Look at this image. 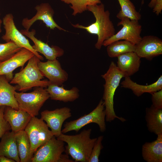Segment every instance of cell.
Instances as JSON below:
<instances>
[{"mask_svg":"<svg viewBox=\"0 0 162 162\" xmlns=\"http://www.w3.org/2000/svg\"><path fill=\"white\" fill-rule=\"evenodd\" d=\"M145 119L148 130L156 135L162 134V109L152 105L146 109Z\"/></svg>","mask_w":162,"mask_h":162,"instance_id":"cell-24","label":"cell"},{"mask_svg":"<svg viewBox=\"0 0 162 162\" xmlns=\"http://www.w3.org/2000/svg\"><path fill=\"white\" fill-rule=\"evenodd\" d=\"M106 112L104 101L101 99L97 106L92 112L78 119L66 122L62 130L64 134L71 131L77 133L84 126L91 123L97 124L101 132L106 130L105 123Z\"/></svg>","mask_w":162,"mask_h":162,"instance_id":"cell-7","label":"cell"},{"mask_svg":"<svg viewBox=\"0 0 162 162\" xmlns=\"http://www.w3.org/2000/svg\"><path fill=\"white\" fill-rule=\"evenodd\" d=\"M2 22L5 33L2 36V39L6 42L12 41L19 47L27 49L38 57L40 60H43L44 58L33 48L29 41L16 28L12 14H6L3 18Z\"/></svg>","mask_w":162,"mask_h":162,"instance_id":"cell-10","label":"cell"},{"mask_svg":"<svg viewBox=\"0 0 162 162\" xmlns=\"http://www.w3.org/2000/svg\"><path fill=\"white\" fill-rule=\"evenodd\" d=\"M15 96L19 109L26 112L32 117L38 115L42 106L50 98L46 88L42 87H36L33 92L28 93L15 91Z\"/></svg>","mask_w":162,"mask_h":162,"instance_id":"cell-6","label":"cell"},{"mask_svg":"<svg viewBox=\"0 0 162 162\" xmlns=\"http://www.w3.org/2000/svg\"><path fill=\"white\" fill-rule=\"evenodd\" d=\"M153 11L158 16L161 14L162 10V0H155Z\"/></svg>","mask_w":162,"mask_h":162,"instance_id":"cell-33","label":"cell"},{"mask_svg":"<svg viewBox=\"0 0 162 162\" xmlns=\"http://www.w3.org/2000/svg\"><path fill=\"white\" fill-rule=\"evenodd\" d=\"M120 20L121 21L117 25L122 26V28L117 33L104 41L103 46H106L114 41L121 40H126L135 45L141 40L142 26L138 21L131 20L126 17H123Z\"/></svg>","mask_w":162,"mask_h":162,"instance_id":"cell-9","label":"cell"},{"mask_svg":"<svg viewBox=\"0 0 162 162\" xmlns=\"http://www.w3.org/2000/svg\"><path fill=\"white\" fill-rule=\"evenodd\" d=\"M87 10L93 14L95 19L94 22L86 26L78 23L71 25L74 28L85 29L90 34L97 35L98 40L95 47L100 50L104 41L116 33L115 29L110 18V12L105 10L104 4L88 6Z\"/></svg>","mask_w":162,"mask_h":162,"instance_id":"cell-1","label":"cell"},{"mask_svg":"<svg viewBox=\"0 0 162 162\" xmlns=\"http://www.w3.org/2000/svg\"><path fill=\"white\" fill-rule=\"evenodd\" d=\"M103 138L104 136L102 135H100L97 138L88 162H99V157L101 151L103 148L102 143Z\"/></svg>","mask_w":162,"mask_h":162,"instance_id":"cell-30","label":"cell"},{"mask_svg":"<svg viewBox=\"0 0 162 162\" xmlns=\"http://www.w3.org/2000/svg\"></svg>","mask_w":162,"mask_h":162,"instance_id":"cell-37","label":"cell"},{"mask_svg":"<svg viewBox=\"0 0 162 162\" xmlns=\"http://www.w3.org/2000/svg\"><path fill=\"white\" fill-rule=\"evenodd\" d=\"M151 94L152 105L156 108L162 109V89Z\"/></svg>","mask_w":162,"mask_h":162,"instance_id":"cell-32","label":"cell"},{"mask_svg":"<svg viewBox=\"0 0 162 162\" xmlns=\"http://www.w3.org/2000/svg\"><path fill=\"white\" fill-rule=\"evenodd\" d=\"M17 146L20 162H31L33 155L31 153V144L24 130L16 133Z\"/></svg>","mask_w":162,"mask_h":162,"instance_id":"cell-25","label":"cell"},{"mask_svg":"<svg viewBox=\"0 0 162 162\" xmlns=\"http://www.w3.org/2000/svg\"><path fill=\"white\" fill-rule=\"evenodd\" d=\"M134 52L140 58L151 60L162 54V40L152 35L146 36L135 45Z\"/></svg>","mask_w":162,"mask_h":162,"instance_id":"cell-13","label":"cell"},{"mask_svg":"<svg viewBox=\"0 0 162 162\" xmlns=\"http://www.w3.org/2000/svg\"><path fill=\"white\" fill-rule=\"evenodd\" d=\"M34 55L29 50L22 48L8 59L0 62V75H4L10 82L13 77L14 70L18 67H23Z\"/></svg>","mask_w":162,"mask_h":162,"instance_id":"cell-15","label":"cell"},{"mask_svg":"<svg viewBox=\"0 0 162 162\" xmlns=\"http://www.w3.org/2000/svg\"><path fill=\"white\" fill-rule=\"evenodd\" d=\"M135 45L126 40L116 41L106 46L107 53L110 57H117L122 54L134 52Z\"/></svg>","mask_w":162,"mask_h":162,"instance_id":"cell-26","label":"cell"},{"mask_svg":"<svg viewBox=\"0 0 162 162\" xmlns=\"http://www.w3.org/2000/svg\"><path fill=\"white\" fill-rule=\"evenodd\" d=\"M13 159L8 158L4 156L0 155V162H15Z\"/></svg>","mask_w":162,"mask_h":162,"instance_id":"cell-34","label":"cell"},{"mask_svg":"<svg viewBox=\"0 0 162 162\" xmlns=\"http://www.w3.org/2000/svg\"><path fill=\"white\" fill-rule=\"evenodd\" d=\"M121 87L131 89L136 96L140 97L144 93L151 94L162 89V76L154 82L148 85L138 84L132 80L130 77L126 76L121 82Z\"/></svg>","mask_w":162,"mask_h":162,"instance_id":"cell-22","label":"cell"},{"mask_svg":"<svg viewBox=\"0 0 162 162\" xmlns=\"http://www.w3.org/2000/svg\"><path fill=\"white\" fill-rule=\"evenodd\" d=\"M38 66L44 76L49 79L50 84L62 86L68 79V73L62 68L57 59L48 60L44 62L40 61Z\"/></svg>","mask_w":162,"mask_h":162,"instance_id":"cell-14","label":"cell"},{"mask_svg":"<svg viewBox=\"0 0 162 162\" xmlns=\"http://www.w3.org/2000/svg\"><path fill=\"white\" fill-rule=\"evenodd\" d=\"M15 133L11 131L6 132L0 142V155L4 156L20 162L17 148Z\"/></svg>","mask_w":162,"mask_h":162,"instance_id":"cell-23","label":"cell"},{"mask_svg":"<svg viewBox=\"0 0 162 162\" xmlns=\"http://www.w3.org/2000/svg\"><path fill=\"white\" fill-rule=\"evenodd\" d=\"M155 2V0H151L148 4V6L151 8H153Z\"/></svg>","mask_w":162,"mask_h":162,"instance_id":"cell-35","label":"cell"},{"mask_svg":"<svg viewBox=\"0 0 162 162\" xmlns=\"http://www.w3.org/2000/svg\"><path fill=\"white\" fill-rule=\"evenodd\" d=\"M5 119L10 124L12 131L16 133L24 130L32 117L26 112L6 106L4 112Z\"/></svg>","mask_w":162,"mask_h":162,"instance_id":"cell-17","label":"cell"},{"mask_svg":"<svg viewBox=\"0 0 162 162\" xmlns=\"http://www.w3.org/2000/svg\"><path fill=\"white\" fill-rule=\"evenodd\" d=\"M157 135L156 140L142 146V156L147 162H162V134Z\"/></svg>","mask_w":162,"mask_h":162,"instance_id":"cell-20","label":"cell"},{"mask_svg":"<svg viewBox=\"0 0 162 162\" xmlns=\"http://www.w3.org/2000/svg\"><path fill=\"white\" fill-rule=\"evenodd\" d=\"M71 111L67 107L52 110H45L41 112V118L46 122L54 136L57 138L62 133V128L64 121L72 116Z\"/></svg>","mask_w":162,"mask_h":162,"instance_id":"cell-11","label":"cell"},{"mask_svg":"<svg viewBox=\"0 0 162 162\" xmlns=\"http://www.w3.org/2000/svg\"><path fill=\"white\" fill-rule=\"evenodd\" d=\"M92 129H84L80 134L67 135L62 133L57 138L67 143L65 153L74 162H88L97 138H91Z\"/></svg>","mask_w":162,"mask_h":162,"instance_id":"cell-2","label":"cell"},{"mask_svg":"<svg viewBox=\"0 0 162 162\" xmlns=\"http://www.w3.org/2000/svg\"><path fill=\"white\" fill-rule=\"evenodd\" d=\"M101 76L105 81L102 99L105 106L106 121L111 122L115 118H117L122 122H125L126 119L116 115L114 108V95L121 79L124 77L123 74L118 69L114 62H112L108 70Z\"/></svg>","mask_w":162,"mask_h":162,"instance_id":"cell-3","label":"cell"},{"mask_svg":"<svg viewBox=\"0 0 162 162\" xmlns=\"http://www.w3.org/2000/svg\"><path fill=\"white\" fill-rule=\"evenodd\" d=\"M16 86L11 85L3 75H0V106H10L18 110L17 102L15 96Z\"/></svg>","mask_w":162,"mask_h":162,"instance_id":"cell-21","label":"cell"},{"mask_svg":"<svg viewBox=\"0 0 162 162\" xmlns=\"http://www.w3.org/2000/svg\"><path fill=\"white\" fill-rule=\"evenodd\" d=\"M35 9L37 11L35 15L30 19L25 18L23 19L22 25L25 29L29 30L31 26L37 21H42L46 26L50 29L57 28L60 30L66 31L59 26L53 18L54 11L48 3H42L37 5Z\"/></svg>","mask_w":162,"mask_h":162,"instance_id":"cell-12","label":"cell"},{"mask_svg":"<svg viewBox=\"0 0 162 162\" xmlns=\"http://www.w3.org/2000/svg\"><path fill=\"white\" fill-rule=\"evenodd\" d=\"M24 130L28 137L33 155L40 146L54 136L44 121L36 116L32 117Z\"/></svg>","mask_w":162,"mask_h":162,"instance_id":"cell-8","label":"cell"},{"mask_svg":"<svg viewBox=\"0 0 162 162\" xmlns=\"http://www.w3.org/2000/svg\"><path fill=\"white\" fill-rule=\"evenodd\" d=\"M2 20L0 19V33H1L2 32L1 26H2Z\"/></svg>","mask_w":162,"mask_h":162,"instance_id":"cell-36","label":"cell"},{"mask_svg":"<svg viewBox=\"0 0 162 162\" xmlns=\"http://www.w3.org/2000/svg\"><path fill=\"white\" fill-rule=\"evenodd\" d=\"M20 31L33 41L34 45L32 46L36 52L42 54L48 60H55L64 54V50L59 47L54 45L50 46L47 43L37 38L34 36L36 34L35 29H32L30 31L26 29H22Z\"/></svg>","mask_w":162,"mask_h":162,"instance_id":"cell-16","label":"cell"},{"mask_svg":"<svg viewBox=\"0 0 162 162\" xmlns=\"http://www.w3.org/2000/svg\"><path fill=\"white\" fill-rule=\"evenodd\" d=\"M117 58L116 66L124 77H130L139 70L141 58L134 52L122 54Z\"/></svg>","mask_w":162,"mask_h":162,"instance_id":"cell-18","label":"cell"},{"mask_svg":"<svg viewBox=\"0 0 162 162\" xmlns=\"http://www.w3.org/2000/svg\"><path fill=\"white\" fill-rule=\"evenodd\" d=\"M65 4H71L70 8L73 12L72 15L75 16L78 14L87 10L89 6L95 5L101 3L100 0H61Z\"/></svg>","mask_w":162,"mask_h":162,"instance_id":"cell-28","label":"cell"},{"mask_svg":"<svg viewBox=\"0 0 162 162\" xmlns=\"http://www.w3.org/2000/svg\"><path fill=\"white\" fill-rule=\"evenodd\" d=\"M5 106H0V139L6 132L11 130L8 122L5 119L4 112Z\"/></svg>","mask_w":162,"mask_h":162,"instance_id":"cell-31","label":"cell"},{"mask_svg":"<svg viewBox=\"0 0 162 162\" xmlns=\"http://www.w3.org/2000/svg\"><path fill=\"white\" fill-rule=\"evenodd\" d=\"M22 48L12 41L0 44V62L8 59Z\"/></svg>","mask_w":162,"mask_h":162,"instance_id":"cell-29","label":"cell"},{"mask_svg":"<svg viewBox=\"0 0 162 162\" xmlns=\"http://www.w3.org/2000/svg\"><path fill=\"white\" fill-rule=\"evenodd\" d=\"M46 89L51 99L64 102L74 101L80 96L79 90L76 87L68 90L62 86L50 83Z\"/></svg>","mask_w":162,"mask_h":162,"instance_id":"cell-19","label":"cell"},{"mask_svg":"<svg viewBox=\"0 0 162 162\" xmlns=\"http://www.w3.org/2000/svg\"><path fill=\"white\" fill-rule=\"evenodd\" d=\"M64 142L53 136L34 153L31 162H74L67 154H63Z\"/></svg>","mask_w":162,"mask_h":162,"instance_id":"cell-5","label":"cell"},{"mask_svg":"<svg viewBox=\"0 0 162 162\" xmlns=\"http://www.w3.org/2000/svg\"><path fill=\"white\" fill-rule=\"evenodd\" d=\"M121 9L116 17L120 19L123 17H127L131 20L139 21L141 17V15L136 10V8L130 0H118Z\"/></svg>","mask_w":162,"mask_h":162,"instance_id":"cell-27","label":"cell"},{"mask_svg":"<svg viewBox=\"0 0 162 162\" xmlns=\"http://www.w3.org/2000/svg\"><path fill=\"white\" fill-rule=\"evenodd\" d=\"M40 59L34 55L28 61L26 67L15 74L10 83L16 84V90L25 92L33 87H47L49 80H41L44 76L39 69L38 62Z\"/></svg>","mask_w":162,"mask_h":162,"instance_id":"cell-4","label":"cell"}]
</instances>
